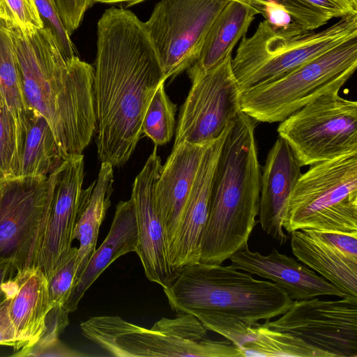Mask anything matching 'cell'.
<instances>
[{
	"label": "cell",
	"instance_id": "1",
	"mask_svg": "<svg viewBox=\"0 0 357 357\" xmlns=\"http://www.w3.org/2000/svg\"><path fill=\"white\" fill-rule=\"evenodd\" d=\"M97 28V152L101 162L120 167L135 151L148 105L167 77L144 22L135 13L111 7Z\"/></svg>",
	"mask_w": 357,
	"mask_h": 357
},
{
	"label": "cell",
	"instance_id": "2",
	"mask_svg": "<svg viewBox=\"0 0 357 357\" xmlns=\"http://www.w3.org/2000/svg\"><path fill=\"white\" fill-rule=\"evenodd\" d=\"M8 24L29 109L47 121L62 160L81 155L96 128L94 68L77 55L66 60L50 29Z\"/></svg>",
	"mask_w": 357,
	"mask_h": 357
},
{
	"label": "cell",
	"instance_id": "3",
	"mask_svg": "<svg viewBox=\"0 0 357 357\" xmlns=\"http://www.w3.org/2000/svg\"><path fill=\"white\" fill-rule=\"evenodd\" d=\"M163 291L172 310L192 314L238 349L251 325L282 315L293 303L273 282L231 265L202 262L178 269Z\"/></svg>",
	"mask_w": 357,
	"mask_h": 357
},
{
	"label": "cell",
	"instance_id": "4",
	"mask_svg": "<svg viewBox=\"0 0 357 357\" xmlns=\"http://www.w3.org/2000/svg\"><path fill=\"white\" fill-rule=\"evenodd\" d=\"M256 123L241 111L227 126L213 173L199 262L229 259L248 245L257 223L261 174Z\"/></svg>",
	"mask_w": 357,
	"mask_h": 357
},
{
	"label": "cell",
	"instance_id": "5",
	"mask_svg": "<svg viewBox=\"0 0 357 357\" xmlns=\"http://www.w3.org/2000/svg\"><path fill=\"white\" fill-rule=\"evenodd\" d=\"M316 31L291 22L282 27L261 21L254 33L241 38L231 68L241 93L273 82L305 63L357 37V13Z\"/></svg>",
	"mask_w": 357,
	"mask_h": 357
},
{
	"label": "cell",
	"instance_id": "6",
	"mask_svg": "<svg viewBox=\"0 0 357 357\" xmlns=\"http://www.w3.org/2000/svg\"><path fill=\"white\" fill-rule=\"evenodd\" d=\"M82 335L113 356H241L229 340H213L194 316L177 314L162 317L151 328L119 316H96L80 324Z\"/></svg>",
	"mask_w": 357,
	"mask_h": 357
},
{
	"label": "cell",
	"instance_id": "7",
	"mask_svg": "<svg viewBox=\"0 0 357 357\" xmlns=\"http://www.w3.org/2000/svg\"><path fill=\"white\" fill-rule=\"evenodd\" d=\"M283 228L357 231V152L311 165L289 197Z\"/></svg>",
	"mask_w": 357,
	"mask_h": 357
},
{
	"label": "cell",
	"instance_id": "8",
	"mask_svg": "<svg viewBox=\"0 0 357 357\" xmlns=\"http://www.w3.org/2000/svg\"><path fill=\"white\" fill-rule=\"evenodd\" d=\"M356 67L355 37L273 82L241 93V111L257 122H281L319 96L339 91Z\"/></svg>",
	"mask_w": 357,
	"mask_h": 357
},
{
	"label": "cell",
	"instance_id": "9",
	"mask_svg": "<svg viewBox=\"0 0 357 357\" xmlns=\"http://www.w3.org/2000/svg\"><path fill=\"white\" fill-rule=\"evenodd\" d=\"M277 131L301 167L356 153L357 102L328 92L281 121Z\"/></svg>",
	"mask_w": 357,
	"mask_h": 357
},
{
	"label": "cell",
	"instance_id": "10",
	"mask_svg": "<svg viewBox=\"0 0 357 357\" xmlns=\"http://www.w3.org/2000/svg\"><path fill=\"white\" fill-rule=\"evenodd\" d=\"M55 185L47 178L20 176L0 181V262L17 273L36 266Z\"/></svg>",
	"mask_w": 357,
	"mask_h": 357
},
{
	"label": "cell",
	"instance_id": "11",
	"mask_svg": "<svg viewBox=\"0 0 357 357\" xmlns=\"http://www.w3.org/2000/svg\"><path fill=\"white\" fill-rule=\"evenodd\" d=\"M230 0H160L145 29L167 79L196 61L215 18Z\"/></svg>",
	"mask_w": 357,
	"mask_h": 357
},
{
	"label": "cell",
	"instance_id": "12",
	"mask_svg": "<svg viewBox=\"0 0 357 357\" xmlns=\"http://www.w3.org/2000/svg\"><path fill=\"white\" fill-rule=\"evenodd\" d=\"M231 54L191 80L180 110L174 145L183 142L207 145L225 132L241 112V92L231 68Z\"/></svg>",
	"mask_w": 357,
	"mask_h": 357
},
{
	"label": "cell",
	"instance_id": "13",
	"mask_svg": "<svg viewBox=\"0 0 357 357\" xmlns=\"http://www.w3.org/2000/svg\"><path fill=\"white\" fill-rule=\"evenodd\" d=\"M263 324L297 337L329 357H357V300L295 301L279 318Z\"/></svg>",
	"mask_w": 357,
	"mask_h": 357
},
{
	"label": "cell",
	"instance_id": "14",
	"mask_svg": "<svg viewBox=\"0 0 357 357\" xmlns=\"http://www.w3.org/2000/svg\"><path fill=\"white\" fill-rule=\"evenodd\" d=\"M82 154L66 160L55 169V185L50 215L36 266L48 280L66 259L78 218L90 198L96 181L83 188Z\"/></svg>",
	"mask_w": 357,
	"mask_h": 357
},
{
	"label": "cell",
	"instance_id": "15",
	"mask_svg": "<svg viewBox=\"0 0 357 357\" xmlns=\"http://www.w3.org/2000/svg\"><path fill=\"white\" fill-rule=\"evenodd\" d=\"M162 168L155 146L133 184L131 199L136 212L139 257L151 282L167 287L176 274L170 265L166 234L155 200V184Z\"/></svg>",
	"mask_w": 357,
	"mask_h": 357
},
{
	"label": "cell",
	"instance_id": "16",
	"mask_svg": "<svg viewBox=\"0 0 357 357\" xmlns=\"http://www.w3.org/2000/svg\"><path fill=\"white\" fill-rule=\"evenodd\" d=\"M229 259L234 268L272 280L292 300L310 299L319 296L348 298L313 270L280 253L275 248L268 255H264L252 252L248 245Z\"/></svg>",
	"mask_w": 357,
	"mask_h": 357
},
{
	"label": "cell",
	"instance_id": "17",
	"mask_svg": "<svg viewBox=\"0 0 357 357\" xmlns=\"http://www.w3.org/2000/svg\"><path fill=\"white\" fill-rule=\"evenodd\" d=\"M226 130L204 153L182 220L168 248L174 271L199 262L200 241L208 216L213 173Z\"/></svg>",
	"mask_w": 357,
	"mask_h": 357
},
{
	"label": "cell",
	"instance_id": "18",
	"mask_svg": "<svg viewBox=\"0 0 357 357\" xmlns=\"http://www.w3.org/2000/svg\"><path fill=\"white\" fill-rule=\"evenodd\" d=\"M209 144L183 142L174 145L166 162L162 165L155 192L167 248L181 223L198 169Z\"/></svg>",
	"mask_w": 357,
	"mask_h": 357
},
{
	"label": "cell",
	"instance_id": "19",
	"mask_svg": "<svg viewBox=\"0 0 357 357\" xmlns=\"http://www.w3.org/2000/svg\"><path fill=\"white\" fill-rule=\"evenodd\" d=\"M301 167L288 144L279 137L268 153L261 174L259 222L262 230L280 245L288 239L283 221Z\"/></svg>",
	"mask_w": 357,
	"mask_h": 357
},
{
	"label": "cell",
	"instance_id": "20",
	"mask_svg": "<svg viewBox=\"0 0 357 357\" xmlns=\"http://www.w3.org/2000/svg\"><path fill=\"white\" fill-rule=\"evenodd\" d=\"M138 244L135 207L132 199L120 202L109 231L91 255L84 271L75 283L64 307L73 312L89 288L116 259L135 252Z\"/></svg>",
	"mask_w": 357,
	"mask_h": 357
},
{
	"label": "cell",
	"instance_id": "21",
	"mask_svg": "<svg viewBox=\"0 0 357 357\" xmlns=\"http://www.w3.org/2000/svg\"><path fill=\"white\" fill-rule=\"evenodd\" d=\"M14 279L16 290L10 301L9 313L17 339V352L38 340L52 307L48 281L40 268L33 266L17 273Z\"/></svg>",
	"mask_w": 357,
	"mask_h": 357
},
{
	"label": "cell",
	"instance_id": "22",
	"mask_svg": "<svg viewBox=\"0 0 357 357\" xmlns=\"http://www.w3.org/2000/svg\"><path fill=\"white\" fill-rule=\"evenodd\" d=\"M258 14L260 11L255 6L230 0L215 18L196 61L188 69L190 80L206 73L231 55L233 48L245 36Z\"/></svg>",
	"mask_w": 357,
	"mask_h": 357
},
{
	"label": "cell",
	"instance_id": "23",
	"mask_svg": "<svg viewBox=\"0 0 357 357\" xmlns=\"http://www.w3.org/2000/svg\"><path fill=\"white\" fill-rule=\"evenodd\" d=\"M293 255L335 286L347 297L357 300V259L349 257L310 229L290 233Z\"/></svg>",
	"mask_w": 357,
	"mask_h": 357
},
{
	"label": "cell",
	"instance_id": "24",
	"mask_svg": "<svg viewBox=\"0 0 357 357\" xmlns=\"http://www.w3.org/2000/svg\"><path fill=\"white\" fill-rule=\"evenodd\" d=\"M0 93L14 121L21 165L32 112L24 95L9 24L2 18H0Z\"/></svg>",
	"mask_w": 357,
	"mask_h": 357
},
{
	"label": "cell",
	"instance_id": "25",
	"mask_svg": "<svg viewBox=\"0 0 357 357\" xmlns=\"http://www.w3.org/2000/svg\"><path fill=\"white\" fill-rule=\"evenodd\" d=\"M113 184L112 165L108 162H101L91 195L81 212L74 230L73 238L79 242V267L76 281L96 249L100 227L111 204Z\"/></svg>",
	"mask_w": 357,
	"mask_h": 357
},
{
	"label": "cell",
	"instance_id": "26",
	"mask_svg": "<svg viewBox=\"0 0 357 357\" xmlns=\"http://www.w3.org/2000/svg\"><path fill=\"white\" fill-rule=\"evenodd\" d=\"M62 162L47 121L41 114L32 112L22 153L19 176L47 178Z\"/></svg>",
	"mask_w": 357,
	"mask_h": 357
},
{
	"label": "cell",
	"instance_id": "27",
	"mask_svg": "<svg viewBox=\"0 0 357 357\" xmlns=\"http://www.w3.org/2000/svg\"><path fill=\"white\" fill-rule=\"evenodd\" d=\"M239 350L241 356L329 357L297 337L259 322L248 328V336Z\"/></svg>",
	"mask_w": 357,
	"mask_h": 357
},
{
	"label": "cell",
	"instance_id": "28",
	"mask_svg": "<svg viewBox=\"0 0 357 357\" xmlns=\"http://www.w3.org/2000/svg\"><path fill=\"white\" fill-rule=\"evenodd\" d=\"M165 82L153 93L142 123V134L149 137L155 146L167 144L173 137L175 127L176 105L167 95Z\"/></svg>",
	"mask_w": 357,
	"mask_h": 357
},
{
	"label": "cell",
	"instance_id": "29",
	"mask_svg": "<svg viewBox=\"0 0 357 357\" xmlns=\"http://www.w3.org/2000/svg\"><path fill=\"white\" fill-rule=\"evenodd\" d=\"M257 8L260 14L273 7L282 8L292 22L308 30H315L327 23L331 17L305 0H238Z\"/></svg>",
	"mask_w": 357,
	"mask_h": 357
},
{
	"label": "cell",
	"instance_id": "30",
	"mask_svg": "<svg viewBox=\"0 0 357 357\" xmlns=\"http://www.w3.org/2000/svg\"><path fill=\"white\" fill-rule=\"evenodd\" d=\"M20 172L15 126L0 93V181L17 177Z\"/></svg>",
	"mask_w": 357,
	"mask_h": 357
},
{
	"label": "cell",
	"instance_id": "31",
	"mask_svg": "<svg viewBox=\"0 0 357 357\" xmlns=\"http://www.w3.org/2000/svg\"><path fill=\"white\" fill-rule=\"evenodd\" d=\"M78 267L77 248L72 247L66 259L47 280L51 307L66 304L76 282Z\"/></svg>",
	"mask_w": 357,
	"mask_h": 357
},
{
	"label": "cell",
	"instance_id": "32",
	"mask_svg": "<svg viewBox=\"0 0 357 357\" xmlns=\"http://www.w3.org/2000/svg\"><path fill=\"white\" fill-rule=\"evenodd\" d=\"M0 18L26 33L44 27L33 0H0Z\"/></svg>",
	"mask_w": 357,
	"mask_h": 357
},
{
	"label": "cell",
	"instance_id": "33",
	"mask_svg": "<svg viewBox=\"0 0 357 357\" xmlns=\"http://www.w3.org/2000/svg\"><path fill=\"white\" fill-rule=\"evenodd\" d=\"M44 27L50 30L63 58L68 60L76 56L70 36L59 15L54 0H33Z\"/></svg>",
	"mask_w": 357,
	"mask_h": 357
},
{
	"label": "cell",
	"instance_id": "34",
	"mask_svg": "<svg viewBox=\"0 0 357 357\" xmlns=\"http://www.w3.org/2000/svg\"><path fill=\"white\" fill-rule=\"evenodd\" d=\"M69 314L63 305L52 307L45 317V328L33 345H43L59 340V335L70 324Z\"/></svg>",
	"mask_w": 357,
	"mask_h": 357
},
{
	"label": "cell",
	"instance_id": "35",
	"mask_svg": "<svg viewBox=\"0 0 357 357\" xmlns=\"http://www.w3.org/2000/svg\"><path fill=\"white\" fill-rule=\"evenodd\" d=\"M60 18L70 36L79 26L92 0H54Z\"/></svg>",
	"mask_w": 357,
	"mask_h": 357
},
{
	"label": "cell",
	"instance_id": "36",
	"mask_svg": "<svg viewBox=\"0 0 357 357\" xmlns=\"http://www.w3.org/2000/svg\"><path fill=\"white\" fill-rule=\"evenodd\" d=\"M12 356H59L82 357L87 354L73 349L63 344L60 340L43 345H33L29 348L20 349L13 353Z\"/></svg>",
	"mask_w": 357,
	"mask_h": 357
},
{
	"label": "cell",
	"instance_id": "37",
	"mask_svg": "<svg viewBox=\"0 0 357 357\" xmlns=\"http://www.w3.org/2000/svg\"><path fill=\"white\" fill-rule=\"evenodd\" d=\"M312 231L315 235L331 243L347 256L357 259V231L344 233L333 231Z\"/></svg>",
	"mask_w": 357,
	"mask_h": 357
},
{
	"label": "cell",
	"instance_id": "38",
	"mask_svg": "<svg viewBox=\"0 0 357 357\" xmlns=\"http://www.w3.org/2000/svg\"><path fill=\"white\" fill-rule=\"evenodd\" d=\"M14 293L0 303V345L12 347L13 352L17 350V339L9 308Z\"/></svg>",
	"mask_w": 357,
	"mask_h": 357
},
{
	"label": "cell",
	"instance_id": "39",
	"mask_svg": "<svg viewBox=\"0 0 357 357\" xmlns=\"http://www.w3.org/2000/svg\"><path fill=\"white\" fill-rule=\"evenodd\" d=\"M320 9L331 18L357 13V6L351 0H305Z\"/></svg>",
	"mask_w": 357,
	"mask_h": 357
},
{
	"label": "cell",
	"instance_id": "40",
	"mask_svg": "<svg viewBox=\"0 0 357 357\" xmlns=\"http://www.w3.org/2000/svg\"><path fill=\"white\" fill-rule=\"evenodd\" d=\"M17 271L9 260L0 262V303L16 290L14 279Z\"/></svg>",
	"mask_w": 357,
	"mask_h": 357
},
{
	"label": "cell",
	"instance_id": "41",
	"mask_svg": "<svg viewBox=\"0 0 357 357\" xmlns=\"http://www.w3.org/2000/svg\"><path fill=\"white\" fill-rule=\"evenodd\" d=\"M144 0H92V6L97 3H127V6H131L142 2Z\"/></svg>",
	"mask_w": 357,
	"mask_h": 357
},
{
	"label": "cell",
	"instance_id": "42",
	"mask_svg": "<svg viewBox=\"0 0 357 357\" xmlns=\"http://www.w3.org/2000/svg\"><path fill=\"white\" fill-rule=\"evenodd\" d=\"M351 1L356 6H357V0H351Z\"/></svg>",
	"mask_w": 357,
	"mask_h": 357
}]
</instances>
